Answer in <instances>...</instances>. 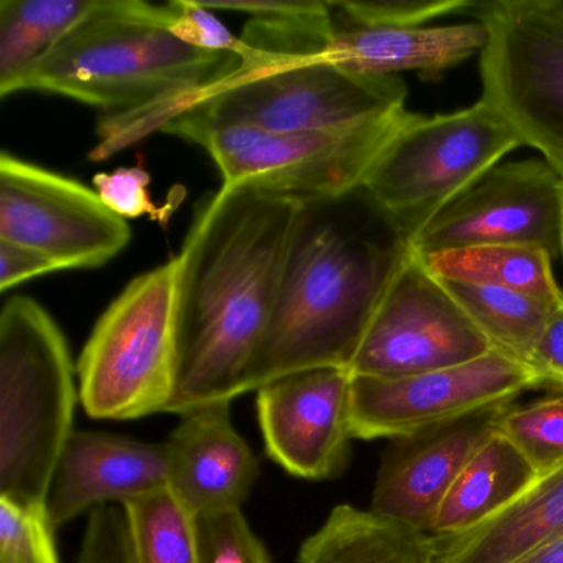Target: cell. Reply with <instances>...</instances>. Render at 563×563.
<instances>
[{
    "label": "cell",
    "instance_id": "cell-19",
    "mask_svg": "<svg viewBox=\"0 0 563 563\" xmlns=\"http://www.w3.org/2000/svg\"><path fill=\"white\" fill-rule=\"evenodd\" d=\"M563 536V466L540 477L503 512L460 536L437 539L434 563H512Z\"/></svg>",
    "mask_w": 563,
    "mask_h": 563
},
{
    "label": "cell",
    "instance_id": "cell-9",
    "mask_svg": "<svg viewBox=\"0 0 563 563\" xmlns=\"http://www.w3.org/2000/svg\"><path fill=\"white\" fill-rule=\"evenodd\" d=\"M471 18L486 27L481 101L563 176L562 15L549 0H496Z\"/></svg>",
    "mask_w": 563,
    "mask_h": 563
},
{
    "label": "cell",
    "instance_id": "cell-37",
    "mask_svg": "<svg viewBox=\"0 0 563 563\" xmlns=\"http://www.w3.org/2000/svg\"><path fill=\"white\" fill-rule=\"evenodd\" d=\"M562 258H563V253H562Z\"/></svg>",
    "mask_w": 563,
    "mask_h": 563
},
{
    "label": "cell",
    "instance_id": "cell-31",
    "mask_svg": "<svg viewBox=\"0 0 563 563\" xmlns=\"http://www.w3.org/2000/svg\"><path fill=\"white\" fill-rule=\"evenodd\" d=\"M78 563H136L124 510L114 506L91 510Z\"/></svg>",
    "mask_w": 563,
    "mask_h": 563
},
{
    "label": "cell",
    "instance_id": "cell-13",
    "mask_svg": "<svg viewBox=\"0 0 563 563\" xmlns=\"http://www.w3.org/2000/svg\"><path fill=\"white\" fill-rule=\"evenodd\" d=\"M542 385L539 375L490 351L466 364L398 378L352 377V433L358 440L411 437Z\"/></svg>",
    "mask_w": 563,
    "mask_h": 563
},
{
    "label": "cell",
    "instance_id": "cell-36",
    "mask_svg": "<svg viewBox=\"0 0 563 563\" xmlns=\"http://www.w3.org/2000/svg\"><path fill=\"white\" fill-rule=\"evenodd\" d=\"M549 2L550 5H552L553 11L563 18V0H549Z\"/></svg>",
    "mask_w": 563,
    "mask_h": 563
},
{
    "label": "cell",
    "instance_id": "cell-20",
    "mask_svg": "<svg viewBox=\"0 0 563 563\" xmlns=\"http://www.w3.org/2000/svg\"><path fill=\"white\" fill-rule=\"evenodd\" d=\"M539 481L526 457L499 431L457 474L438 507L430 536H460L476 529L522 497Z\"/></svg>",
    "mask_w": 563,
    "mask_h": 563
},
{
    "label": "cell",
    "instance_id": "cell-28",
    "mask_svg": "<svg viewBox=\"0 0 563 563\" xmlns=\"http://www.w3.org/2000/svg\"><path fill=\"white\" fill-rule=\"evenodd\" d=\"M0 563H60L47 507L0 497Z\"/></svg>",
    "mask_w": 563,
    "mask_h": 563
},
{
    "label": "cell",
    "instance_id": "cell-18",
    "mask_svg": "<svg viewBox=\"0 0 563 563\" xmlns=\"http://www.w3.org/2000/svg\"><path fill=\"white\" fill-rule=\"evenodd\" d=\"M331 19L332 64L372 77L418 74L424 80H438L451 68L481 54L486 44V27L477 19L410 29L362 27L335 18L332 11Z\"/></svg>",
    "mask_w": 563,
    "mask_h": 563
},
{
    "label": "cell",
    "instance_id": "cell-16",
    "mask_svg": "<svg viewBox=\"0 0 563 563\" xmlns=\"http://www.w3.org/2000/svg\"><path fill=\"white\" fill-rule=\"evenodd\" d=\"M167 487L166 443L75 430L58 457L45 507L58 527L87 510L111 503L124 506Z\"/></svg>",
    "mask_w": 563,
    "mask_h": 563
},
{
    "label": "cell",
    "instance_id": "cell-32",
    "mask_svg": "<svg viewBox=\"0 0 563 563\" xmlns=\"http://www.w3.org/2000/svg\"><path fill=\"white\" fill-rule=\"evenodd\" d=\"M174 4L176 15L169 29L180 42L197 51L239 55L240 37H235L202 2L174 0Z\"/></svg>",
    "mask_w": 563,
    "mask_h": 563
},
{
    "label": "cell",
    "instance_id": "cell-8",
    "mask_svg": "<svg viewBox=\"0 0 563 563\" xmlns=\"http://www.w3.org/2000/svg\"><path fill=\"white\" fill-rule=\"evenodd\" d=\"M415 117L404 108L357 126L308 133L210 128L186 141L210 154L223 186L305 202L362 189L378 157Z\"/></svg>",
    "mask_w": 563,
    "mask_h": 563
},
{
    "label": "cell",
    "instance_id": "cell-12",
    "mask_svg": "<svg viewBox=\"0 0 563 563\" xmlns=\"http://www.w3.org/2000/svg\"><path fill=\"white\" fill-rule=\"evenodd\" d=\"M0 240L38 250L62 269L97 268L126 249L131 229L97 190L2 153Z\"/></svg>",
    "mask_w": 563,
    "mask_h": 563
},
{
    "label": "cell",
    "instance_id": "cell-17",
    "mask_svg": "<svg viewBox=\"0 0 563 563\" xmlns=\"http://www.w3.org/2000/svg\"><path fill=\"white\" fill-rule=\"evenodd\" d=\"M170 489L190 512L240 509L260 463L232 423L229 401L186 411L169 440Z\"/></svg>",
    "mask_w": 563,
    "mask_h": 563
},
{
    "label": "cell",
    "instance_id": "cell-34",
    "mask_svg": "<svg viewBox=\"0 0 563 563\" xmlns=\"http://www.w3.org/2000/svg\"><path fill=\"white\" fill-rule=\"evenodd\" d=\"M532 368L542 385L563 390V295L550 309L533 352Z\"/></svg>",
    "mask_w": 563,
    "mask_h": 563
},
{
    "label": "cell",
    "instance_id": "cell-21",
    "mask_svg": "<svg viewBox=\"0 0 563 563\" xmlns=\"http://www.w3.org/2000/svg\"><path fill=\"white\" fill-rule=\"evenodd\" d=\"M434 562L433 537L347 504L334 507L298 553V563Z\"/></svg>",
    "mask_w": 563,
    "mask_h": 563
},
{
    "label": "cell",
    "instance_id": "cell-11",
    "mask_svg": "<svg viewBox=\"0 0 563 563\" xmlns=\"http://www.w3.org/2000/svg\"><path fill=\"white\" fill-rule=\"evenodd\" d=\"M479 245L563 253V176L545 161L499 163L457 194L411 240L427 256Z\"/></svg>",
    "mask_w": 563,
    "mask_h": 563
},
{
    "label": "cell",
    "instance_id": "cell-2",
    "mask_svg": "<svg viewBox=\"0 0 563 563\" xmlns=\"http://www.w3.org/2000/svg\"><path fill=\"white\" fill-rule=\"evenodd\" d=\"M299 202L223 186L197 212L177 262L179 368L166 413L245 394L272 322Z\"/></svg>",
    "mask_w": 563,
    "mask_h": 563
},
{
    "label": "cell",
    "instance_id": "cell-7",
    "mask_svg": "<svg viewBox=\"0 0 563 563\" xmlns=\"http://www.w3.org/2000/svg\"><path fill=\"white\" fill-rule=\"evenodd\" d=\"M519 147L509 124L481 100L453 113L417 114L378 157L362 189L410 245L428 220Z\"/></svg>",
    "mask_w": 563,
    "mask_h": 563
},
{
    "label": "cell",
    "instance_id": "cell-5",
    "mask_svg": "<svg viewBox=\"0 0 563 563\" xmlns=\"http://www.w3.org/2000/svg\"><path fill=\"white\" fill-rule=\"evenodd\" d=\"M75 405L64 332L37 301L14 296L0 312V497L45 506Z\"/></svg>",
    "mask_w": 563,
    "mask_h": 563
},
{
    "label": "cell",
    "instance_id": "cell-35",
    "mask_svg": "<svg viewBox=\"0 0 563 563\" xmlns=\"http://www.w3.org/2000/svg\"><path fill=\"white\" fill-rule=\"evenodd\" d=\"M512 563H563V536L536 547Z\"/></svg>",
    "mask_w": 563,
    "mask_h": 563
},
{
    "label": "cell",
    "instance_id": "cell-25",
    "mask_svg": "<svg viewBox=\"0 0 563 563\" xmlns=\"http://www.w3.org/2000/svg\"><path fill=\"white\" fill-rule=\"evenodd\" d=\"M136 563H199L196 514L170 487L123 506Z\"/></svg>",
    "mask_w": 563,
    "mask_h": 563
},
{
    "label": "cell",
    "instance_id": "cell-4",
    "mask_svg": "<svg viewBox=\"0 0 563 563\" xmlns=\"http://www.w3.org/2000/svg\"><path fill=\"white\" fill-rule=\"evenodd\" d=\"M176 4L95 0L21 91L81 101L107 117L174 103L229 75L239 55L197 51L170 32Z\"/></svg>",
    "mask_w": 563,
    "mask_h": 563
},
{
    "label": "cell",
    "instance_id": "cell-10",
    "mask_svg": "<svg viewBox=\"0 0 563 563\" xmlns=\"http://www.w3.org/2000/svg\"><path fill=\"white\" fill-rule=\"evenodd\" d=\"M490 351L460 302L408 246L347 371L352 377H408Z\"/></svg>",
    "mask_w": 563,
    "mask_h": 563
},
{
    "label": "cell",
    "instance_id": "cell-6",
    "mask_svg": "<svg viewBox=\"0 0 563 563\" xmlns=\"http://www.w3.org/2000/svg\"><path fill=\"white\" fill-rule=\"evenodd\" d=\"M179 368L177 262L137 276L95 325L78 362L80 398L97 420L166 413Z\"/></svg>",
    "mask_w": 563,
    "mask_h": 563
},
{
    "label": "cell",
    "instance_id": "cell-22",
    "mask_svg": "<svg viewBox=\"0 0 563 563\" xmlns=\"http://www.w3.org/2000/svg\"><path fill=\"white\" fill-rule=\"evenodd\" d=\"M95 0H0V97L25 78L91 11Z\"/></svg>",
    "mask_w": 563,
    "mask_h": 563
},
{
    "label": "cell",
    "instance_id": "cell-30",
    "mask_svg": "<svg viewBox=\"0 0 563 563\" xmlns=\"http://www.w3.org/2000/svg\"><path fill=\"white\" fill-rule=\"evenodd\" d=\"M150 173L143 167H120L113 173L93 177L95 190L111 212L124 220L150 217L154 222L166 225L176 206L173 202L156 206L150 194Z\"/></svg>",
    "mask_w": 563,
    "mask_h": 563
},
{
    "label": "cell",
    "instance_id": "cell-26",
    "mask_svg": "<svg viewBox=\"0 0 563 563\" xmlns=\"http://www.w3.org/2000/svg\"><path fill=\"white\" fill-rule=\"evenodd\" d=\"M497 431L519 450L543 477L563 466V395L526 405L510 404L500 415Z\"/></svg>",
    "mask_w": 563,
    "mask_h": 563
},
{
    "label": "cell",
    "instance_id": "cell-1",
    "mask_svg": "<svg viewBox=\"0 0 563 563\" xmlns=\"http://www.w3.org/2000/svg\"><path fill=\"white\" fill-rule=\"evenodd\" d=\"M329 2L305 0L288 14L250 19L239 64L174 103L108 117L104 146L117 154L154 131L187 137L210 128L308 133L357 126L404 110L400 77L354 74L332 64Z\"/></svg>",
    "mask_w": 563,
    "mask_h": 563
},
{
    "label": "cell",
    "instance_id": "cell-29",
    "mask_svg": "<svg viewBox=\"0 0 563 563\" xmlns=\"http://www.w3.org/2000/svg\"><path fill=\"white\" fill-rule=\"evenodd\" d=\"M199 563H272L240 509L196 516Z\"/></svg>",
    "mask_w": 563,
    "mask_h": 563
},
{
    "label": "cell",
    "instance_id": "cell-3",
    "mask_svg": "<svg viewBox=\"0 0 563 563\" xmlns=\"http://www.w3.org/2000/svg\"><path fill=\"white\" fill-rule=\"evenodd\" d=\"M407 249L364 189L299 202L245 394L309 368L347 371Z\"/></svg>",
    "mask_w": 563,
    "mask_h": 563
},
{
    "label": "cell",
    "instance_id": "cell-33",
    "mask_svg": "<svg viewBox=\"0 0 563 563\" xmlns=\"http://www.w3.org/2000/svg\"><path fill=\"white\" fill-rule=\"evenodd\" d=\"M60 269L57 260L38 250L0 240V291Z\"/></svg>",
    "mask_w": 563,
    "mask_h": 563
},
{
    "label": "cell",
    "instance_id": "cell-15",
    "mask_svg": "<svg viewBox=\"0 0 563 563\" xmlns=\"http://www.w3.org/2000/svg\"><path fill=\"white\" fill-rule=\"evenodd\" d=\"M509 405L391 440L378 467L372 512L430 536L441 500L471 457L496 433Z\"/></svg>",
    "mask_w": 563,
    "mask_h": 563
},
{
    "label": "cell",
    "instance_id": "cell-23",
    "mask_svg": "<svg viewBox=\"0 0 563 563\" xmlns=\"http://www.w3.org/2000/svg\"><path fill=\"white\" fill-rule=\"evenodd\" d=\"M421 258L434 276L448 282L512 289L550 305L563 295L553 273L552 256L532 246H467Z\"/></svg>",
    "mask_w": 563,
    "mask_h": 563
},
{
    "label": "cell",
    "instance_id": "cell-27",
    "mask_svg": "<svg viewBox=\"0 0 563 563\" xmlns=\"http://www.w3.org/2000/svg\"><path fill=\"white\" fill-rule=\"evenodd\" d=\"M479 2L467 0H387V2H358V0H329L335 18L362 27L410 29L427 27L431 22L463 12L476 11Z\"/></svg>",
    "mask_w": 563,
    "mask_h": 563
},
{
    "label": "cell",
    "instance_id": "cell-24",
    "mask_svg": "<svg viewBox=\"0 0 563 563\" xmlns=\"http://www.w3.org/2000/svg\"><path fill=\"white\" fill-rule=\"evenodd\" d=\"M441 282L487 339L493 351L532 368L537 342L555 302L550 305L512 289L448 279Z\"/></svg>",
    "mask_w": 563,
    "mask_h": 563
},
{
    "label": "cell",
    "instance_id": "cell-14",
    "mask_svg": "<svg viewBox=\"0 0 563 563\" xmlns=\"http://www.w3.org/2000/svg\"><path fill=\"white\" fill-rule=\"evenodd\" d=\"M266 451L286 473L335 479L351 460L352 375L345 368L295 372L256 390Z\"/></svg>",
    "mask_w": 563,
    "mask_h": 563
}]
</instances>
